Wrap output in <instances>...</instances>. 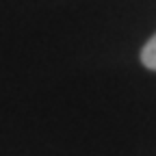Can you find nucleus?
<instances>
[{
  "label": "nucleus",
  "instance_id": "f257e3e1",
  "mask_svg": "<svg viewBox=\"0 0 156 156\" xmlns=\"http://www.w3.org/2000/svg\"><path fill=\"white\" fill-rule=\"evenodd\" d=\"M141 61H143V65H145L147 69H154V72H156V35L143 46V50H141Z\"/></svg>",
  "mask_w": 156,
  "mask_h": 156
}]
</instances>
